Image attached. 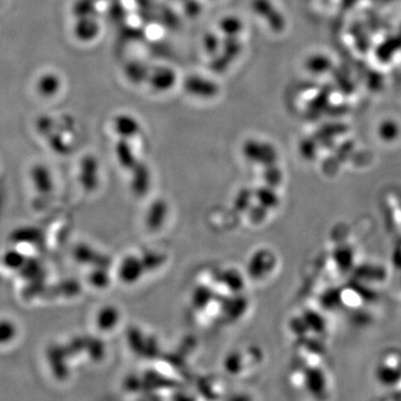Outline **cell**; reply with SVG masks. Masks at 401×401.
Wrapping results in <instances>:
<instances>
[{
	"label": "cell",
	"mask_w": 401,
	"mask_h": 401,
	"mask_svg": "<svg viewBox=\"0 0 401 401\" xmlns=\"http://www.w3.org/2000/svg\"><path fill=\"white\" fill-rule=\"evenodd\" d=\"M184 88L192 95L207 97V99L218 95L220 90L219 86L216 83H213L210 79H204L200 76L186 78L184 81Z\"/></svg>",
	"instance_id": "cell-1"
},
{
	"label": "cell",
	"mask_w": 401,
	"mask_h": 401,
	"mask_svg": "<svg viewBox=\"0 0 401 401\" xmlns=\"http://www.w3.org/2000/svg\"><path fill=\"white\" fill-rule=\"evenodd\" d=\"M99 25L92 17H81L75 26V35L78 39L84 42L95 38L99 33Z\"/></svg>",
	"instance_id": "cell-2"
},
{
	"label": "cell",
	"mask_w": 401,
	"mask_h": 401,
	"mask_svg": "<svg viewBox=\"0 0 401 401\" xmlns=\"http://www.w3.org/2000/svg\"><path fill=\"white\" fill-rule=\"evenodd\" d=\"M60 85H62V81L56 74H44L38 79L37 88L42 96L49 97V96L56 95L58 93Z\"/></svg>",
	"instance_id": "cell-3"
},
{
	"label": "cell",
	"mask_w": 401,
	"mask_h": 401,
	"mask_svg": "<svg viewBox=\"0 0 401 401\" xmlns=\"http://www.w3.org/2000/svg\"><path fill=\"white\" fill-rule=\"evenodd\" d=\"M175 83V74L171 69H159L151 77V84L159 90H168Z\"/></svg>",
	"instance_id": "cell-4"
},
{
	"label": "cell",
	"mask_w": 401,
	"mask_h": 401,
	"mask_svg": "<svg viewBox=\"0 0 401 401\" xmlns=\"http://www.w3.org/2000/svg\"><path fill=\"white\" fill-rule=\"evenodd\" d=\"M221 29L224 31L228 37L237 36V34L241 33L243 29L242 21L237 19V17H228V18L222 21Z\"/></svg>",
	"instance_id": "cell-5"
},
{
	"label": "cell",
	"mask_w": 401,
	"mask_h": 401,
	"mask_svg": "<svg viewBox=\"0 0 401 401\" xmlns=\"http://www.w3.org/2000/svg\"><path fill=\"white\" fill-rule=\"evenodd\" d=\"M205 47H207V51L210 53L216 51L219 48V40L216 38V35H209L205 38Z\"/></svg>",
	"instance_id": "cell-6"
}]
</instances>
